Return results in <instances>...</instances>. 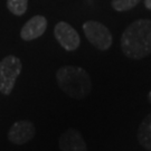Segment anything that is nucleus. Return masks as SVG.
<instances>
[{
    "instance_id": "obj_1",
    "label": "nucleus",
    "mask_w": 151,
    "mask_h": 151,
    "mask_svg": "<svg viewBox=\"0 0 151 151\" xmlns=\"http://www.w3.org/2000/svg\"><path fill=\"white\" fill-rule=\"evenodd\" d=\"M123 54L132 60H141L151 53V20L138 19L125 28L121 36Z\"/></svg>"
},
{
    "instance_id": "obj_2",
    "label": "nucleus",
    "mask_w": 151,
    "mask_h": 151,
    "mask_svg": "<svg viewBox=\"0 0 151 151\" xmlns=\"http://www.w3.org/2000/svg\"><path fill=\"white\" fill-rule=\"evenodd\" d=\"M56 81L60 90L72 99L81 100L91 93V77L82 67L62 66L56 72Z\"/></svg>"
},
{
    "instance_id": "obj_3",
    "label": "nucleus",
    "mask_w": 151,
    "mask_h": 151,
    "mask_svg": "<svg viewBox=\"0 0 151 151\" xmlns=\"http://www.w3.org/2000/svg\"><path fill=\"white\" fill-rule=\"evenodd\" d=\"M22 70V60L17 56L8 55L0 60V93L9 95Z\"/></svg>"
},
{
    "instance_id": "obj_4",
    "label": "nucleus",
    "mask_w": 151,
    "mask_h": 151,
    "mask_svg": "<svg viewBox=\"0 0 151 151\" xmlns=\"http://www.w3.org/2000/svg\"><path fill=\"white\" fill-rule=\"evenodd\" d=\"M83 32L88 42L100 50H106L112 45V34L106 26L95 20L83 24Z\"/></svg>"
},
{
    "instance_id": "obj_5",
    "label": "nucleus",
    "mask_w": 151,
    "mask_h": 151,
    "mask_svg": "<svg viewBox=\"0 0 151 151\" xmlns=\"http://www.w3.org/2000/svg\"><path fill=\"white\" fill-rule=\"evenodd\" d=\"M54 36L60 46L67 52H73L80 47V35L67 22H60L58 24H56L54 28Z\"/></svg>"
},
{
    "instance_id": "obj_6",
    "label": "nucleus",
    "mask_w": 151,
    "mask_h": 151,
    "mask_svg": "<svg viewBox=\"0 0 151 151\" xmlns=\"http://www.w3.org/2000/svg\"><path fill=\"white\" fill-rule=\"evenodd\" d=\"M36 134V129L32 122L28 120L17 121L8 131V140L14 145H25L32 140Z\"/></svg>"
},
{
    "instance_id": "obj_7",
    "label": "nucleus",
    "mask_w": 151,
    "mask_h": 151,
    "mask_svg": "<svg viewBox=\"0 0 151 151\" xmlns=\"http://www.w3.org/2000/svg\"><path fill=\"white\" fill-rule=\"evenodd\" d=\"M58 147L62 151H87V146L81 132L75 129H68L62 133Z\"/></svg>"
},
{
    "instance_id": "obj_8",
    "label": "nucleus",
    "mask_w": 151,
    "mask_h": 151,
    "mask_svg": "<svg viewBox=\"0 0 151 151\" xmlns=\"http://www.w3.org/2000/svg\"><path fill=\"white\" fill-rule=\"evenodd\" d=\"M47 28V19L44 16L37 15L30 18L20 30V37L22 39L29 42L36 38L40 37Z\"/></svg>"
},
{
    "instance_id": "obj_9",
    "label": "nucleus",
    "mask_w": 151,
    "mask_h": 151,
    "mask_svg": "<svg viewBox=\"0 0 151 151\" xmlns=\"http://www.w3.org/2000/svg\"><path fill=\"white\" fill-rule=\"evenodd\" d=\"M138 140L146 150L151 151V113L141 122L138 130Z\"/></svg>"
},
{
    "instance_id": "obj_10",
    "label": "nucleus",
    "mask_w": 151,
    "mask_h": 151,
    "mask_svg": "<svg viewBox=\"0 0 151 151\" xmlns=\"http://www.w3.org/2000/svg\"><path fill=\"white\" fill-rule=\"evenodd\" d=\"M28 7V0H7V8L12 15L22 16Z\"/></svg>"
},
{
    "instance_id": "obj_11",
    "label": "nucleus",
    "mask_w": 151,
    "mask_h": 151,
    "mask_svg": "<svg viewBox=\"0 0 151 151\" xmlns=\"http://www.w3.org/2000/svg\"><path fill=\"white\" fill-rule=\"evenodd\" d=\"M141 0H112V7L116 11H127L140 2Z\"/></svg>"
},
{
    "instance_id": "obj_12",
    "label": "nucleus",
    "mask_w": 151,
    "mask_h": 151,
    "mask_svg": "<svg viewBox=\"0 0 151 151\" xmlns=\"http://www.w3.org/2000/svg\"><path fill=\"white\" fill-rule=\"evenodd\" d=\"M145 6H146V8L151 10V0H145Z\"/></svg>"
},
{
    "instance_id": "obj_13",
    "label": "nucleus",
    "mask_w": 151,
    "mask_h": 151,
    "mask_svg": "<svg viewBox=\"0 0 151 151\" xmlns=\"http://www.w3.org/2000/svg\"><path fill=\"white\" fill-rule=\"evenodd\" d=\"M149 100H150V101H151V91L149 92Z\"/></svg>"
}]
</instances>
